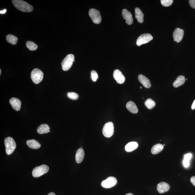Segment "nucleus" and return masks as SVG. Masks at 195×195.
<instances>
[{
	"label": "nucleus",
	"instance_id": "nucleus-6",
	"mask_svg": "<svg viewBox=\"0 0 195 195\" xmlns=\"http://www.w3.org/2000/svg\"><path fill=\"white\" fill-rule=\"evenodd\" d=\"M114 132L113 123L108 122L105 123L103 128L102 133L105 137L110 138L113 136Z\"/></svg>",
	"mask_w": 195,
	"mask_h": 195
},
{
	"label": "nucleus",
	"instance_id": "nucleus-18",
	"mask_svg": "<svg viewBox=\"0 0 195 195\" xmlns=\"http://www.w3.org/2000/svg\"><path fill=\"white\" fill-rule=\"evenodd\" d=\"M135 13L136 18L137 19L138 22L139 23H143L144 21V14L143 12L140 8L137 7L135 9Z\"/></svg>",
	"mask_w": 195,
	"mask_h": 195
},
{
	"label": "nucleus",
	"instance_id": "nucleus-15",
	"mask_svg": "<svg viewBox=\"0 0 195 195\" xmlns=\"http://www.w3.org/2000/svg\"><path fill=\"white\" fill-rule=\"evenodd\" d=\"M138 79L140 83L146 88H149L151 86L150 81L147 77L142 74L139 75Z\"/></svg>",
	"mask_w": 195,
	"mask_h": 195
},
{
	"label": "nucleus",
	"instance_id": "nucleus-5",
	"mask_svg": "<svg viewBox=\"0 0 195 195\" xmlns=\"http://www.w3.org/2000/svg\"><path fill=\"white\" fill-rule=\"evenodd\" d=\"M49 169V166L45 165L36 167L32 171V175L34 177H40L48 172Z\"/></svg>",
	"mask_w": 195,
	"mask_h": 195
},
{
	"label": "nucleus",
	"instance_id": "nucleus-21",
	"mask_svg": "<svg viewBox=\"0 0 195 195\" xmlns=\"http://www.w3.org/2000/svg\"><path fill=\"white\" fill-rule=\"evenodd\" d=\"M138 146V143L137 142H131L126 145L125 148L127 152H131L137 149Z\"/></svg>",
	"mask_w": 195,
	"mask_h": 195
},
{
	"label": "nucleus",
	"instance_id": "nucleus-20",
	"mask_svg": "<svg viewBox=\"0 0 195 195\" xmlns=\"http://www.w3.org/2000/svg\"><path fill=\"white\" fill-rule=\"evenodd\" d=\"M50 127L48 124H42L38 127L37 132L39 134L47 133L50 132Z\"/></svg>",
	"mask_w": 195,
	"mask_h": 195
},
{
	"label": "nucleus",
	"instance_id": "nucleus-27",
	"mask_svg": "<svg viewBox=\"0 0 195 195\" xmlns=\"http://www.w3.org/2000/svg\"><path fill=\"white\" fill-rule=\"evenodd\" d=\"M161 4L164 7H169L172 5L173 2V0H161Z\"/></svg>",
	"mask_w": 195,
	"mask_h": 195
},
{
	"label": "nucleus",
	"instance_id": "nucleus-32",
	"mask_svg": "<svg viewBox=\"0 0 195 195\" xmlns=\"http://www.w3.org/2000/svg\"><path fill=\"white\" fill-rule=\"evenodd\" d=\"M192 154L191 153L186 154L184 155V159L190 161L191 159Z\"/></svg>",
	"mask_w": 195,
	"mask_h": 195
},
{
	"label": "nucleus",
	"instance_id": "nucleus-2",
	"mask_svg": "<svg viewBox=\"0 0 195 195\" xmlns=\"http://www.w3.org/2000/svg\"><path fill=\"white\" fill-rule=\"evenodd\" d=\"M6 153L10 155L14 152L17 147V144L14 139L11 137H7L4 140Z\"/></svg>",
	"mask_w": 195,
	"mask_h": 195
},
{
	"label": "nucleus",
	"instance_id": "nucleus-40",
	"mask_svg": "<svg viewBox=\"0 0 195 195\" xmlns=\"http://www.w3.org/2000/svg\"><path fill=\"white\" fill-rule=\"evenodd\" d=\"M185 80H187V79H185Z\"/></svg>",
	"mask_w": 195,
	"mask_h": 195
},
{
	"label": "nucleus",
	"instance_id": "nucleus-28",
	"mask_svg": "<svg viewBox=\"0 0 195 195\" xmlns=\"http://www.w3.org/2000/svg\"><path fill=\"white\" fill-rule=\"evenodd\" d=\"M67 96L70 99L72 100H76L78 98L79 96L77 93L74 92H68L67 93Z\"/></svg>",
	"mask_w": 195,
	"mask_h": 195
},
{
	"label": "nucleus",
	"instance_id": "nucleus-1",
	"mask_svg": "<svg viewBox=\"0 0 195 195\" xmlns=\"http://www.w3.org/2000/svg\"><path fill=\"white\" fill-rule=\"evenodd\" d=\"M12 2L17 9L23 12H30L33 11V7L23 0H12Z\"/></svg>",
	"mask_w": 195,
	"mask_h": 195
},
{
	"label": "nucleus",
	"instance_id": "nucleus-26",
	"mask_svg": "<svg viewBox=\"0 0 195 195\" xmlns=\"http://www.w3.org/2000/svg\"><path fill=\"white\" fill-rule=\"evenodd\" d=\"M26 46L30 51H35L38 49V46L34 42L28 41L26 42Z\"/></svg>",
	"mask_w": 195,
	"mask_h": 195
},
{
	"label": "nucleus",
	"instance_id": "nucleus-17",
	"mask_svg": "<svg viewBox=\"0 0 195 195\" xmlns=\"http://www.w3.org/2000/svg\"><path fill=\"white\" fill-rule=\"evenodd\" d=\"M126 107L129 111L133 114H137L138 112V109L137 106L133 101H130L126 105Z\"/></svg>",
	"mask_w": 195,
	"mask_h": 195
},
{
	"label": "nucleus",
	"instance_id": "nucleus-37",
	"mask_svg": "<svg viewBox=\"0 0 195 195\" xmlns=\"http://www.w3.org/2000/svg\"><path fill=\"white\" fill-rule=\"evenodd\" d=\"M125 195H134L132 194V193H127V194H126Z\"/></svg>",
	"mask_w": 195,
	"mask_h": 195
},
{
	"label": "nucleus",
	"instance_id": "nucleus-3",
	"mask_svg": "<svg viewBox=\"0 0 195 195\" xmlns=\"http://www.w3.org/2000/svg\"><path fill=\"white\" fill-rule=\"evenodd\" d=\"M74 56L72 54H69L63 60L61 65L62 69L64 71H67L71 68L74 62Z\"/></svg>",
	"mask_w": 195,
	"mask_h": 195
},
{
	"label": "nucleus",
	"instance_id": "nucleus-36",
	"mask_svg": "<svg viewBox=\"0 0 195 195\" xmlns=\"http://www.w3.org/2000/svg\"><path fill=\"white\" fill-rule=\"evenodd\" d=\"M48 195H56L54 193L51 192L49 193Z\"/></svg>",
	"mask_w": 195,
	"mask_h": 195
},
{
	"label": "nucleus",
	"instance_id": "nucleus-30",
	"mask_svg": "<svg viewBox=\"0 0 195 195\" xmlns=\"http://www.w3.org/2000/svg\"><path fill=\"white\" fill-rule=\"evenodd\" d=\"M189 161L184 159V161H183V165H184V166L185 168L188 167L189 165Z\"/></svg>",
	"mask_w": 195,
	"mask_h": 195
},
{
	"label": "nucleus",
	"instance_id": "nucleus-22",
	"mask_svg": "<svg viewBox=\"0 0 195 195\" xmlns=\"http://www.w3.org/2000/svg\"><path fill=\"white\" fill-rule=\"evenodd\" d=\"M185 79L184 76H180L177 77L176 80L173 83V86L174 88H178L184 84Z\"/></svg>",
	"mask_w": 195,
	"mask_h": 195
},
{
	"label": "nucleus",
	"instance_id": "nucleus-11",
	"mask_svg": "<svg viewBox=\"0 0 195 195\" xmlns=\"http://www.w3.org/2000/svg\"><path fill=\"white\" fill-rule=\"evenodd\" d=\"M122 15L123 19L126 20V23L127 25H130L133 24V19L131 12L126 9L122 10Z\"/></svg>",
	"mask_w": 195,
	"mask_h": 195
},
{
	"label": "nucleus",
	"instance_id": "nucleus-34",
	"mask_svg": "<svg viewBox=\"0 0 195 195\" xmlns=\"http://www.w3.org/2000/svg\"><path fill=\"white\" fill-rule=\"evenodd\" d=\"M191 108L193 110H194L195 108V99L194 100V102H193Z\"/></svg>",
	"mask_w": 195,
	"mask_h": 195
},
{
	"label": "nucleus",
	"instance_id": "nucleus-13",
	"mask_svg": "<svg viewBox=\"0 0 195 195\" xmlns=\"http://www.w3.org/2000/svg\"><path fill=\"white\" fill-rule=\"evenodd\" d=\"M10 104L14 110L16 111H19L21 108V101L18 98H11L10 100Z\"/></svg>",
	"mask_w": 195,
	"mask_h": 195
},
{
	"label": "nucleus",
	"instance_id": "nucleus-29",
	"mask_svg": "<svg viewBox=\"0 0 195 195\" xmlns=\"http://www.w3.org/2000/svg\"><path fill=\"white\" fill-rule=\"evenodd\" d=\"M91 78L93 81L94 82L96 81L98 78L97 72L94 70H93L91 72Z\"/></svg>",
	"mask_w": 195,
	"mask_h": 195
},
{
	"label": "nucleus",
	"instance_id": "nucleus-31",
	"mask_svg": "<svg viewBox=\"0 0 195 195\" xmlns=\"http://www.w3.org/2000/svg\"><path fill=\"white\" fill-rule=\"evenodd\" d=\"M190 6L192 8H195V0H189V1Z\"/></svg>",
	"mask_w": 195,
	"mask_h": 195
},
{
	"label": "nucleus",
	"instance_id": "nucleus-23",
	"mask_svg": "<svg viewBox=\"0 0 195 195\" xmlns=\"http://www.w3.org/2000/svg\"><path fill=\"white\" fill-rule=\"evenodd\" d=\"M163 148V145L158 143V144L154 145L152 147L151 152L153 154H156L162 152Z\"/></svg>",
	"mask_w": 195,
	"mask_h": 195
},
{
	"label": "nucleus",
	"instance_id": "nucleus-25",
	"mask_svg": "<svg viewBox=\"0 0 195 195\" xmlns=\"http://www.w3.org/2000/svg\"><path fill=\"white\" fill-rule=\"evenodd\" d=\"M145 105L148 109H152L155 106V103L152 99L149 98L145 102Z\"/></svg>",
	"mask_w": 195,
	"mask_h": 195
},
{
	"label": "nucleus",
	"instance_id": "nucleus-33",
	"mask_svg": "<svg viewBox=\"0 0 195 195\" xmlns=\"http://www.w3.org/2000/svg\"><path fill=\"white\" fill-rule=\"evenodd\" d=\"M190 181L192 184L195 187V176H193L190 178Z\"/></svg>",
	"mask_w": 195,
	"mask_h": 195
},
{
	"label": "nucleus",
	"instance_id": "nucleus-12",
	"mask_svg": "<svg viewBox=\"0 0 195 195\" xmlns=\"http://www.w3.org/2000/svg\"><path fill=\"white\" fill-rule=\"evenodd\" d=\"M113 77L115 80L119 84H123L125 81V77L119 70H116L114 71Z\"/></svg>",
	"mask_w": 195,
	"mask_h": 195
},
{
	"label": "nucleus",
	"instance_id": "nucleus-16",
	"mask_svg": "<svg viewBox=\"0 0 195 195\" xmlns=\"http://www.w3.org/2000/svg\"><path fill=\"white\" fill-rule=\"evenodd\" d=\"M85 156L84 151L82 148H80L76 152L75 156V159L76 162L78 163H80L83 161Z\"/></svg>",
	"mask_w": 195,
	"mask_h": 195
},
{
	"label": "nucleus",
	"instance_id": "nucleus-4",
	"mask_svg": "<svg viewBox=\"0 0 195 195\" xmlns=\"http://www.w3.org/2000/svg\"><path fill=\"white\" fill-rule=\"evenodd\" d=\"M44 74L42 71L38 68H35L32 71L31 78L32 81L36 84H39L42 81Z\"/></svg>",
	"mask_w": 195,
	"mask_h": 195
},
{
	"label": "nucleus",
	"instance_id": "nucleus-7",
	"mask_svg": "<svg viewBox=\"0 0 195 195\" xmlns=\"http://www.w3.org/2000/svg\"><path fill=\"white\" fill-rule=\"evenodd\" d=\"M89 16L92 19V21L95 24H99L102 21L100 12L98 10L94 8H92L89 12Z\"/></svg>",
	"mask_w": 195,
	"mask_h": 195
},
{
	"label": "nucleus",
	"instance_id": "nucleus-14",
	"mask_svg": "<svg viewBox=\"0 0 195 195\" xmlns=\"http://www.w3.org/2000/svg\"><path fill=\"white\" fill-rule=\"evenodd\" d=\"M170 189L169 185L166 183L162 182L158 184L157 190L159 193H163L168 191Z\"/></svg>",
	"mask_w": 195,
	"mask_h": 195
},
{
	"label": "nucleus",
	"instance_id": "nucleus-24",
	"mask_svg": "<svg viewBox=\"0 0 195 195\" xmlns=\"http://www.w3.org/2000/svg\"><path fill=\"white\" fill-rule=\"evenodd\" d=\"M6 40L9 43L15 45L17 43L18 39L15 36L12 34H8L6 36Z\"/></svg>",
	"mask_w": 195,
	"mask_h": 195
},
{
	"label": "nucleus",
	"instance_id": "nucleus-35",
	"mask_svg": "<svg viewBox=\"0 0 195 195\" xmlns=\"http://www.w3.org/2000/svg\"><path fill=\"white\" fill-rule=\"evenodd\" d=\"M6 12V10H3V11H1V12H0V13H1V14H5Z\"/></svg>",
	"mask_w": 195,
	"mask_h": 195
},
{
	"label": "nucleus",
	"instance_id": "nucleus-10",
	"mask_svg": "<svg viewBox=\"0 0 195 195\" xmlns=\"http://www.w3.org/2000/svg\"><path fill=\"white\" fill-rule=\"evenodd\" d=\"M184 35V31L183 29L177 28L173 33V38L174 41L179 43L182 40Z\"/></svg>",
	"mask_w": 195,
	"mask_h": 195
},
{
	"label": "nucleus",
	"instance_id": "nucleus-38",
	"mask_svg": "<svg viewBox=\"0 0 195 195\" xmlns=\"http://www.w3.org/2000/svg\"><path fill=\"white\" fill-rule=\"evenodd\" d=\"M1 70H0V75H1Z\"/></svg>",
	"mask_w": 195,
	"mask_h": 195
},
{
	"label": "nucleus",
	"instance_id": "nucleus-9",
	"mask_svg": "<svg viewBox=\"0 0 195 195\" xmlns=\"http://www.w3.org/2000/svg\"><path fill=\"white\" fill-rule=\"evenodd\" d=\"M118 181L115 177L110 176L104 180L101 183V186L105 188H110L115 186Z\"/></svg>",
	"mask_w": 195,
	"mask_h": 195
},
{
	"label": "nucleus",
	"instance_id": "nucleus-19",
	"mask_svg": "<svg viewBox=\"0 0 195 195\" xmlns=\"http://www.w3.org/2000/svg\"><path fill=\"white\" fill-rule=\"evenodd\" d=\"M26 144L29 148L33 149H39L41 146V145L39 142L33 139L28 140L26 141Z\"/></svg>",
	"mask_w": 195,
	"mask_h": 195
},
{
	"label": "nucleus",
	"instance_id": "nucleus-39",
	"mask_svg": "<svg viewBox=\"0 0 195 195\" xmlns=\"http://www.w3.org/2000/svg\"><path fill=\"white\" fill-rule=\"evenodd\" d=\"M140 89H142V87H141H141H140Z\"/></svg>",
	"mask_w": 195,
	"mask_h": 195
},
{
	"label": "nucleus",
	"instance_id": "nucleus-8",
	"mask_svg": "<svg viewBox=\"0 0 195 195\" xmlns=\"http://www.w3.org/2000/svg\"><path fill=\"white\" fill-rule=\"evenodd\" d=\"M153 39V38L152 35L150 34H144L141 35L138 38L137 41H136V44L138 46H140L141 45L148 43L150 41L152 40Z\"/></svg>",
	"mask_w": 195,
	"mask_h": 195
}]
</instances>
